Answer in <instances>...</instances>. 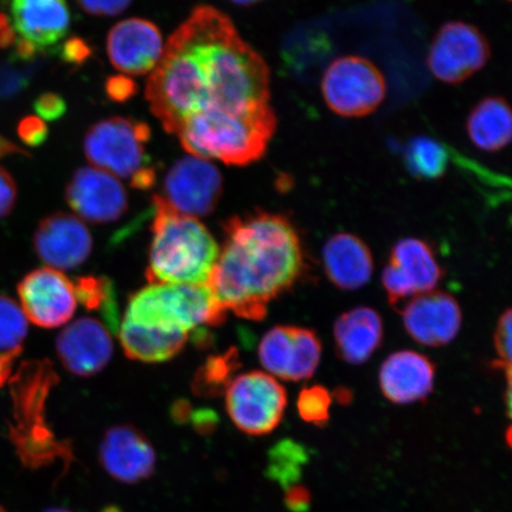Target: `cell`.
Here are the masks:
<instances>
[{"label":"cell","mask_w":512,"mask_h":512,"mask_svg":"<svg viewBox=\"0 0 512 512\" xmlns=\"http://www.w3.org/2000/svg\"><path fill=\"white\" fill-rule=\"evenodd\" d=\"M270 86V69L232 19L202 5L169 38L145 93L164 130L177 134L196 114L270 104Z\"/></svg>","instance_id":"obj_1"},{"label":"cell","mask_w":512,"mask_h":512,"mask_svg":"<svg viewBox=\"0 0 512 512\" xmlns=\"http://www.w3.org/2000/svg\"><path fill=\"white\" fill-rule=\"evenodd\" d=\"M222 229L223 243L208 286L227 311L262 320L272 300L304 275L297 229L287 217L262 210L229 217Z\"/></svg>","instance_id":"obj_2"},{"label":"cell","mask_w":512,"mask_h":512,"mask_svg":"<svg viewBox=\"0 0 512 512\" xmlns=\"http://www.w3.org/2000/svg\"><path fill=\"white\" fill-rule=\"evenodd\" d=\"M152 240L146 277L150 284H208L220 247L195 217L152 198Z\"/></svg>","instance_id":"obj_3"},{"label":"cell","mask_w":512,"mask_h":512,"mask_svg":"<svg viewBox=\"0 0 512 512\" xmlns=\"http://www.w3.org/2000/svg\"><path fill=\"white\" fill-rule=\"evenodd\" d=\"M57 383L59 375L48 360L22 363L11 381L14 421L9 437L22 464L31 470L61 460L66 472L75 460L72 443L57 439L47 422V401Z\"/></svg>","instance_id":"obj_4"},{"label":"cell","mask_w":512,"mask_h":512,"mask_svg":"<svg viewBox=\"0 0 512 512\" xmlns=\"http://www.w3.org/2000/svg\"><path fill=\"white\" fill-rule=\"evenodd\" d=\"M277 130L270 104L246 111H207L189 118L176 136L183 149L201 159L246 166L265 155Z\"/></svg>","instance_id":"obj_5"},{"label":"cell","mask_w":512,"mask_h":512,"mask_svg":"<svg viewBox=\"0 0 512 512\" xmlns=\"http://www.w3.org/2000/svg\"><path fill=\"white\" fill-rule=\"evenodd\" d=\"M227 310L208 284H150L133 293L124 320L168 332L191 331L226 322Z\"/></svg>","instance_id":"obj_6"},{"label":"cell","mask_w":512,"mask_h":512,"mask_svg":"<svg viewBox=\"0 0 512 512\" xmlns=\"http://www.w3.org/2000/svg\"><path fill=\"white\" fill-rule=\"evenodd\" d=\"M150 140V127L143 121L114 117L89 128L83 147L94 168L128 179L134 189L151 190L157 170L146 150Z\"/></svg>","instance_id":"obj_7"},{"label":"cell","mask_w":512,"mask_h":512,"mask_svg":"<svg viewBox=\"0 0 512 512\" xmlns=\"http://www.w3.org/2000/svg\"><path fill=\"white\" fill-rule=\"evenodd\" d=\"M287 407V393L274 376L249 371L230 382L226 390V408L230 420L252 437L277 430Z\"/></svg>","instance_id":"obj_8"},{"label":"cell","mask_w":512,"mask_h":512,"mask_svg":"<svg viewBox=\"0 0 512 512\" xmlns=\"http://www.w3.org/2000/svg\"><path fill=\"white\" fill-rule=\"evenodd\" d=\"M322 91L326 105L342 117L373 113L387 94V83L375 64L361 56H345L325 70Z\"/></svg>","instance_id":"obj_9"},{"label":"cell","mask_w":512,"mask_h":512,"mask_svg":"<svg viewBox=\"0 0 512 512\" xmlns=\"http://www.w3.org/2000/svg\"><path fill=\"white\" fill-rule=\"evenodd\" d=\"M19 61L29 62L50 53L67 36L70 12L66 0H3Z\"/></svg>","instance_id":"obj_10"},{"label":"cell","mask_w":512,"mask_h":512,"mask_svg":"<svg viewBox=\"0 0 512 512\" xmlns=\"http://www.w3.org/2000/svg\"><path fill=\"white\" fill-rule=\"evenodd\" d=\"M223 194L219 169L206 159L184 157L171 166L159 195L177 213L206 217L213 213Z\"/></svg>","instance_id":"obj_11"},{"label":"cell","mask_w":512,"mask_h":512,"mask_svg":"<svg viewBox=\"0 0 512 512\" xmlns=\"http://www.w3.org/2000/svg\"><path fill=\"white\" fill-rule=\"evenodd\" d=\"M489 57V43L482 32L470 24L450 22L434 38L428 67L435 78L454 85L477 73Z\"/></svg>","instance_id":"obj_12"},{"label":"cell","mask_w":512,"mask_h":512,"mask_svg":"<svg viewBox=\"0 0 512 512\" xmlns=\"http://www.w3.org/2000/svg\"><path fill=\"white\" fill-rule=\"evenodd\" d=\"M259 358L275 379L299 382L316 373L322 358V343L310 329L275 326L262 337Z\"/></svg>","instance_id":"obj_13"},{"label":"cell","mask_w":512,"mask_h":512,"mask_svg":"<svg viewBox=\"0 0 512 512\" xmlns=\"http://www.w3.org/2000/svg\"><path fill=\"white\" fill-rule=\"evenodd\" d=\"M443 278V270L426 242L403 239L390 252L388 265L382 273V284L389 303L408 302L419 294L435 290Z\"/></svg>","instance_id":"obj_14"},{"label":"cell","mask_w":512,"mask_h":512,"mask_svg":"<svg viewBox=\"0 0 512 512\" xmlns=\"http://www.w3.org/2000/svg\"><path fill=\"white\" fill-rule=\"evenodd\" d=\"M17 293L25 317L44 329L68 323L78 306L73 281L50 267L37 268L25 275L19 281Z\"/></svg>","instance_id":"obj_15"},{"label":"cell","mask_w":512,"mask_h":512,"mask_svg":"<svg viewBox=\"0 0 512 512\" xmlns=\"http://www.w3.org/2000/svg\"><path fill=\"white\" fill-rule=\"evenodd\" d=\"M66 200L76 214L91 223L118 221L128 209V195L119 179L98 168H81L67 185Z\"/></svg>","instance_id":"obj_16"},{"label":"cell","mask_w":512,"mask_h":512,"mask_svg":"<svg viewBox=\"0 0 512 512\" xmlns=\"http://www.w3.org/2000/svg\"><path fill=\"white\" fill-rule=\"evenodd\" d=\"M34 248L38 258L48 267L61 272L72 271L88 260L93 239L79 217L55 213L38 224Z\"/></svg>","instance_id":"obj_17"},{"label":"cell","mask_w":512,"mask_h":512,"mask_svg":"<svg viewBox=\"0 0 512 512\" xmlns=\"http://www.w3.org/2000/svg\"><path fill=\"white\" fill-rule=\"evenodd\" d=\"M99 460L107 475L119 483L133 485L153 476L157 454L138 428L117 425L106 431L99 447Z\"/></svg>","instance_id":"obj_18"},{"label":"cell","mask_w":512,"mask_h":512,"mask_svg":"<svg viewBox=\"0 0 512 512\" xmlns=\"http://www.w3.org/2000/svg\"><path fill=\"white\" fill-rule=\"evenodd\" d=\"M408 335L426 347L451 343L462 328V310L451 294L431 291L409 299L401 310Z\"/></svg>","instance_id":"obj_19"},{"label":"cell","mask_w":512,"mask_h":512,"mask_svg":"<svg viewBox=\"0 0 512 512\" xmlns=\"http://www.w3.org/2000/svg\"><path fill=\"white\" fill-rule=\"evenodd\" d=\"M163 37L155 23L128 18L114 25L107 37V54L119 72L142 76L156 68L163 55Z\"/></svg>","instance_id":"obj_20"},{"label":"cell","mask_w":512,"mask_h":512,"mask_svg":"<svg viewBox=\"0 0 512 512\" xmlns=\"http://www.w3.org/2000/svg\"><path fill=\"white\" fill-rule=\"evenodd\" d=\"M62 366L80 377L99 374L110 363L113 341L99 320L83 317L69 324L56 339Z\"/></svg>","instance_id":"obj_21"},{"label":"cell","mask_w":512,"mask_h":512,"mask_svg":"<svg viewBox=\"0 0 512 512\" xmlns=\"http://www.w3.org/2000/svg\"><path fill=\"white\" fill-rule=\"evenodd\" d=\"M434 379L430 358L412 350L394 352L380 369L381 392L396 405L426 400L433 392Z\"/></svg>","instance_id":"obj_22"},{"label":"cell","mask_w":512,"mask_h":512,"mask_svg":"<svg viewBox=\"0 0 512 512\" xmlns=\"http://www.w3.org/2000/svg\"><path fill=\"white\" fill-rule=\"evenodd\" d=\"M323 264L331 283L345 291L367 285L374 272L369 247L349 233L336 234L325 242Z\"/></svg>","instance_id":"obj_23"},{"label":"cell","mask_w":512,"mask_h":512,"mask_svg":"<svg viewBox=\"0 0 512 512\" xmlns=\"http://www.w3.org/2000/svg\"><path fill=\"white\" fill-rule=\"evenodd\" d=\"M334 338L339 357L350 364L367 362L381 347L382 318L370 307H356L336 320Z\"/></svg>","instance_id":"obj_24"},{"label":"cell","mask_w":512,"mask_h":512,"mask_svg":"<svg viewBox=\"0 0 512 512\" xmlns=\"http://www.w3.org/2000/svg\"><path fill=\"white\" fill-rule=\"evenodd\" d=\"M119 339L128 358L146 363L171 360L189 341L188 334L168 332L139 326L123 320L119 325Z\"/></svg>","instance_id":"obj_25"},{"label":"cell","mask_w":512,"mask_h":512,"mask_svg":"<svg viewBox=\"0 0 512 512\" xmlns=\"http://www.w3.org/2000/svg\"><path fill=\"white\" fill-rule=\"evenodd\" d=\"M511 112L507 101L488 98L473 108L467 119V133L480 150L496 152L511 140Z\"/></svg>","instance_id":"obj_26"},{"label":"cell","mask_w":512,"mask_h":512,"mask_svg":"<svg viewBox=\"0 0 512 512\" xmlns=\"http://www.w3.org/2000/svg\"><path fill=\"white\" fill-rule=\"evenodd\" d=\"M74 290L76 302L85 306L88 311L99 312L107 329L118 334L119 305L112 280L88 275L75 280Z\"/></svg>","instance_id":"obj_27"},{"label":"cell","mask_w":512,"mask_h":512,"mask_svg":"<svg viewBox=\"0 0 512 512\" xmlns=\"http://www.w3.org/2000/svg\"><path fill=\"white\" fill-rule=\"evenodd\" d=\"M239 367V352L235 349L209 357L207 362L198 369L192 381V392L202 398H216L226 393Z\"/></svg>","instance_id":"obj_28"},{"label":"cell","mask_w":512,"mask_h":512,"mask_svg":"<svg viewBox=\"0 0 512 512\" xmlns=\"http://www.w3.org/2000/svg\"><path fill=\"white\" fill-rule=\"evenodd\" d=\"M450 153L447 147L430 137L419 136L409 140L405 150L407 169L416 178L435 179L443 176Z\"/></svg>","instance_id":"obj_29"},{"label":"cell","mask_w":512,"mask_h":512,"mask_svg":"<svg viewBox=\"0 0 512 512\" xmlns=\"http://www.w3.org/2000/svg\"><path fill=\"white\" fill-rule=\"evenodd\" d=\"M28 319L14 299L0 294V355L18 357L28 336Z\"/></svg>","instance_id":"obj_30"},{"label":"cell","mask_w":512,"mask_h":512,"mask_svg":"<svg viewBox=\"0 0 512 512\" xmlns=\"http://www.w3.org/2000/svg\"><path fill=\"white\" fill-rule=\"evenodd\" d=\"M307 454L302 445L292 440H283L274 445L270 453L267 475L290 488L300 476V466L306 463Z\"/></svg>","instance_id":"obj_31"},{"label":"cell","mask_w":512,"mask_h":512,"mask_svg":"<svg viewBox=\"0 0 512 512\" xmlns=\"http://www.w3.org/2000/svg\"><path fill=\"white\" fill-rule=\"evenodd\" d=\"M332 395L323 386L306 387L297 401L298 413L307 424L323 427L330 420Z\"/></svg>","instance_id":"obj_32"},{"label":"cell","mask_w":512,"mask_h":512,"mask_svg":"<svg viewBox=\"0 0 512 512\" xmlns=\"http://www.w3.org/2000/svg\"><path fill=\"white\" fill-rule=\"evenodd\" d=\"M511 310L503 313L496 328L495 348L499 357L498 366L511 373Z\"/></svg>","instance_id":"obj_33"},{"label":"cell","mask_w":512,"mask_h":512,"mask_svg":"<svg viewBox=\"0 0 512 512\" xmlns=\"http://www.w3.org/2000/svg\"><path fill=\"white\" fill-rule=\"evenodd\" d=\"M31 74L29 69L4 66L0 68V94L14 96L29 86Z\"/></svg>","instance_id":"obj_34"},{"label":"cell","mask_w":512,"mask_h":512,"mask_svg":"<svg viewBox=\"0 0 512 512\" xmlns=\"http://www.w3.org/2000/svg\"><path fill=\"white\" fill-rule=\"evenodd\" d=\"M18 137L24 144L38 147L47 142L48 126L35 115H29L21 120L17 127Z\"/></svg>","instance_id":"obj_35"},{"label":"cell","mask_w":512,"mask_h":512,"mask_svg":"<svg viewBox=\"0 0 512 512\" xmlns=\"http://www.w3.org/2000/svg\"><path fill=\"white\" fill-rule=\"evenodd\" d=\"M34 108L43 121H56L67 113V102L59 94L44 93L35 100Z\"/></svg>","instance_id":"obj_36"},{"label":"cell","mask_w":512,"mask_h":512,"mask_svg":"<svg viewBox=\"0 0 512 512\" xmlns=\"http://www.w3.org/2000/svg\"><path fill=\"white\" fill-rule=\"evenodd\" d=\"M80 8L93 16H117L124 12L132 0H75Z\"/></svg>","instance_id":"obj_37"},{"label":"cell","mask_w":512,"mask_h":512,"mask_svg":"<svg viewBox=\"0 0 512 512\" xmlns=\"http://www.w3.org/2000/svg\"><path fill=\"white\" fill-rule=\"evenodd\" d=\"M61 59L70 66L81 67L92 57V48L80 37L68 38L60 49Z\"/></svg>","instance_id":"obj_38"},{"label":"cell","mask_w":512,"mask_h":512,"mask_svg":"<svg viewBox=\"0 0 512 512\" xmlns=\"http://www.w3.org/2000/svg\"><path fill=\"white\" fill-rule=\"evenodd\" d=\"M105 91L112 101L123 104L138 93V85L130 76L115 75L106 81Z\"/></svg>","instance_id":"obj_39"},{"label":"cell","mask_w":512,"mask_h":512,"mask_svg":"<svg viewBox=\"0 0 512 512\" xmlns=\"http://www.w3.org/2000/svg\"><path fill=\"white\" fill-rule=\"evenodd\" d=\"M17 201L15 179L0 166V219L10 215Z\"/></svg>","instance_id":"obj_40"},{"label":"cell","mask_w":512,"mask_h":512,"mask_svg":"<svg viewBox=\"0 0 512 512\" xmlns=\"http://www.w3.org/2000/svg\"><path fill=\"white\" fill-rule=\"evenodd\" d=\"M286 507L293 512H304L310 507V491L300 485H292L286 489Z\"/></svg>","instance_id":"obj_41"},{"label":"cell","mask_w":512,"mask_h":512,"mask_svg":"<svg viewBox=\"0 0 512 512\" xmlns=\"http://www.w3.org/2000/svg\"><path fill=\"white\" fill-rule=\"evenodd\" d=\"M16 35L14 30L11 28L8 17L4 12H0V48H11L15 47Z\"/></svg>","instance_id":"obj_42"},{"label":"cell","mask_w":512,"mask_h":512,"mask_svg":"<svg viewBox=\"0 0 512 512\" xmlns=\"http://www.w3.org/2000/svg\"><path fill=\"white\" fill-rule=\"evenodd\" d=\"M217 424L216 416L211 412H197L194 415V426L200 433H210Z\"/></svg>","instance_id":"obj_43"},{"label":"cell","mask_w":512,"mask_h":512,"mask_svg":"<svg viewBox=\"0 0 512 512\" xmlns=\"http://www.w3.org/2000/svg\"><path fill=\"white\" fill-rule=\"evenodd\" d=\"M12 155H23L25 157H29L28 151H25L22 147L10 142L9 139L0 136V159Z\"/></svg>","instance_id":"obj_44"},{"label":"cell","mask_w":512,"mask_h":512,"mask_svg":"<svg viewBox=\"0 0 512 512\" xmlns=\"http://www.w3.org/2000/svg\"><path fill=\"white\" fill-rule=\"evenodd\" d=\"M16 358L11 355H0V387L10 380L12 366H14Z\"/></svg>","instance_id":"obj_45"},{"label":"cell","mask_w":512,"mask_h":512,"mask_svg":"<svg viewBox=\"0 0 512 512\" xmlns=\"http://www.w3.org/2000/svg\"><path fill=\"white\" fill-rule=\"evenodd\" d=\"M230 2L240 6H252L262 2V0H230Z\"/></svg>","instance_id":"obj_46"},{"label":"cell","mask_w":512,"mask_h":512,"mask_svg":"<svg viewBox=\"0 0 512 512\" xmlns=\"http://www.w3.org/2000/svg\"><path fill=\"white\" fill-rule=\"evenodd\" d=\"M46 512H73V511H70L67 509H62V508H50Z\"/></svg>","instance_id":"obj_47"},{"label":"cell","mask_w":512,"mask_h":512,"mask_svg":"<svg viewBox=\"0 0 512 512\" xmlns=\"http://www.w3.org/2000/svg\"><path fill=\"white\" fill-rule=\"evenodd\" d=\"M0 512H8V510H6L3 505H0Z\"/></svg>","instance_id":"obj_48"}]
</instances>
